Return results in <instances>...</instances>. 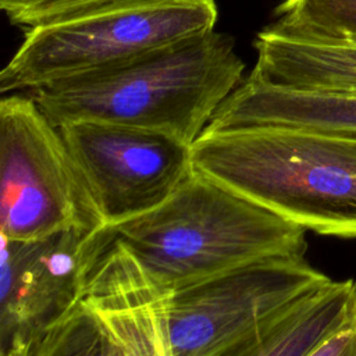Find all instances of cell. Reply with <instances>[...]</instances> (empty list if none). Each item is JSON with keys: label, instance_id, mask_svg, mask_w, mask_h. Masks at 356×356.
<instances>
[{"label": "cell", "instance_id": "3957f363", "mask_svg": "<svg viewBox=\"0 0 356 356\" xmlns=\"http://www.w3.org/2000/svg\"><path fill=\"white\" fill-rule=\"evenodd\" d=\"M161 289L271 256H305L306 229L193 172L157 207L107 227Z\"/></svg>", "mask_w": 356, "mask_h": 356}, {"label": "cell", "instance_id": "5bb4252c", "mask_svg": "<svg viewBox=\"0 0 356 356\" xmlns=\"http://www.w3.org/2000/svg\"><path fill=\"white\" fill-rule=\"evenodd\" d=\"M28 356H122L102 324L81 300L50 327Z\"/></svg>", "mask_w": 356, "mask_h": 356}, {"label": "cell", "instance_id": "4fadbf2b", "mask_svg": "<svg viewBox=\"0 0 356 356\" xmlns=\"http://www.w3.org/2000/svg\"><path fill=\"white\" fill-rule=\"evenodd\" d=\"M275 14L285 32L356 42V0H285Z\"/></svg>", "mask_w": 356, "mask_h": 356}, {"label": "cell", "instance_id": "7a4b0ae2", "mask_svg": "<svg viewBox=\"0 0 356 356\" xmlns=\"http://www.w3.org/2000/svg\"><path fill=\"white\" fill-rule=\"evenodd\" d=\"M193 170L321 235L356 238V136L250 127L202 132Z\"/></svg>", "mask_w": 356, "mask_h": 356}, {"label": "cell", "instance_id": "277c9868", "mask_svg": "<svg viewBox=\"0 0 356 356\" xmlns=\"http://www.w3.org/2000/svg\"><path fill=\"white\" fill-rule=\"evenodd\" d=\"M216 0H132L25 31L1 93L104 71L214 31Z\"/></svg>", "mask_w": 356, "mask_h": 356}, {"label": "cell", "instance_id": "52a82bcc", "mask_svg": "<svg viewBox=\"0 0 356 356\" xmlns=\"http://www.w3.org/2000/svg\"><path fill=\"white\" fill-rule=\"evenodd\" d=\"M0 356H28L82 300L113 236L108 228H70L38 241L0 235Z\"/></svg>", "mask_w": 356, "mask_h": 356}, {"label": "cell", "instance_id": "2e32d148", "mask_svg": "<svg viewBox=\"0 0 356 356\" xmlns=\"http://www.w3.org/2000/svg\"><path fill=\"white\" fill-rule=\"evenodd\" d=\"M309 356H356V313Z\"/></svg>", "mask_w": 356, "mask_h": 356}, {"label": "cell", "instance_id": "30bf717a", "mask_svg": "<svg viewBox=\"0 0 356 356\" xmlns=\"http://www.w3.org/2000/svg\"><path fill=\"white\" fill-rule=\"evenodd\" d=\"M282 127L356 136V92L305 90L246 78L203 132Z\"/></svg>", "mask_w": 356, "mask_h": 356}, {"label": "cell", "instance_id": "ba28073f", "mask_svg": "<svg viewBox=\"0 0 356 356\" xmlns=\"http://www.w3.org/2000/svg\"><path fill=\"white\" fill-rule=\"evenodd\" d=\"M58 131L106 227L157 207L193 172L191 146L161 132L93 121Z\"/></svg>", "mask_w": 356, "mask_h": 356}, {"label": "cell", "instance_id": "6da1fadb", "mask_svg": "<svg viewBox=\"0 0 356 356\" xmlns=\"http://www.w3.org/2000/svg\"><path fill=\"white\" fill-rule=\"evenodd\" d=\"M243 70L232 38L211 31L104 71L40 86L29 96L57 128L104 122L161 132L192 146Z\"/></svg>", "mask_w": 356, "mask_h": 356}, {"label": "cell", "instance_id": "7c38bea8", "mask_svg": "<svg viewBox=\"0 0 356 356\" xmlns=\"http://www.w3.org/2000/svg\"><path fill=\"white\" fill-rule=\"evenodd\" d=\"M356 313V282L330 280L211 356H309Z\"/></svg>", "mask_w": 356, "mask_h": 356}, {"label": "cell", "instance_id": "9a60e30c", "mask_svg": "<svg viewBox=\"0 0 356 356\" xmlns=\"http://www.w3.org/2000/svg\"><path fill=\"white\" fill-rule=\"evenodd\" d=\"M132 0H0V7L13 25L29 31L97 8Z\"/></svg>", "mask_w": 356, "mask_h": 356}, {"label": "cell", "instance_id": "9c48e42d", "mask_svg": "<svg viewBox=\"0 0 356 356\" xmlns=\"http://www.w3.org/2000/svg\"><path fill=\"white\" fill-rule=\"evenodd\" d=\"M82 300L122 356H172L167 291L157 286L117 241L113 239L97 260Z\"/></svg>", "mask_w": 356, "mask_h": 356}, {"label": "cell", "instance_id": "8992f818", "mask_svg": "<svg viewBox=\"0 0 356 356\" xmlns=\"http://www.w3.org/2000/svg\"><path fill=\"white\" fill-rule=\"evenodd\" d=\"M330 280L305 256H271L167 291L172 356H211Z\"/></svg>", "mask_w": 356, "mask_h": 356}, {"label": "cell", "instance_id": "5b68a950", "mask_svg": "<svg viewBox=\"0 0 356 356\" xmlns=\"http://www.w3.org/2000/svg\"><path fill=\"white\" fill-rule=\"evenodd\" d=\"M107 228L58 131L31 96L0 102V235L38 241Z\"/></svg>", "mask_w": 356, "mask_h": 356}, {"label": "cell", "instance_id": "8fae6325", "mask_svg": "<svg viewBox=\"0 0 356 356\" xmlns=\"http://www.w3.org/2000/svg\"><path fill=\"white\" fill-rule=\"evenodd\" d=\"M257 61L248 78L275 86L356 92V42L285 32L275 25L254 40Z\"/></svg>", "mask_w": 356, "mask_h": 356}]
</instances>
